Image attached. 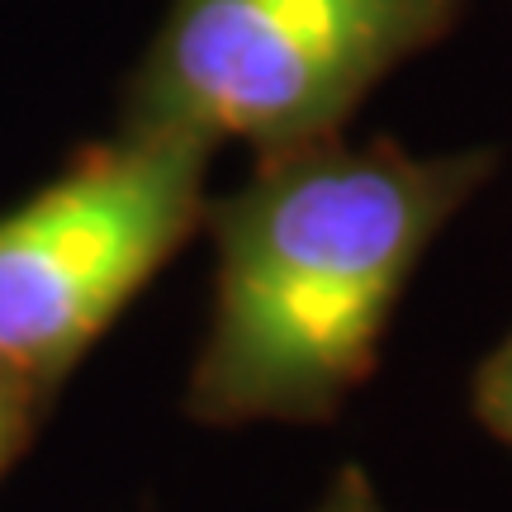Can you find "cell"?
<instances>
[{
  "label": "cell",
  "mask_w": 512,
  "mask_h": 512,
  "mask_svg": "<svg viewBox=\"0 0 512 512\" xmlns=\"http://www.w3.org/2000/svg\"><path fill=\"white\" fill-rule=\"evenodd\" d=\"M470 403H475V418L512 451V332L479 361L470 380Z\"/></svg>",
  "instance_id": "5b68a950"
},
{
  "label": "cell",
  "mask_w": 512,
  "mask_h": 512,
  "mask_svg": "<svg viewBox=\"0 0 512 512\" xmlns=\"http://www.w3.org/2000/svg\"><path fill=\"white\" fill-rule=\"evenodd\" d=\"M313 512H384V508H380V498H375V484H370L366 470L361 465H342Z\"/></svg>",
  "instance_id": "8992f818"
},
{
  "label": "cell",
  "mask_w": 512,
  "mask_h": 512,
  "mask_svg": "<svg viewBox=\"0 0 512 512\" xmlns=\"http://www.w3.org/2000/svg\"><path fill=\"white\" fill-rule=\"evenodd\" d=\"M53 403L57 399H48L38 384L19 380L15 370L0 366V479L34 451V441L43 432L48 413H53Z\"/></svg>",
  "instance_id": "277c9868"
},
{
  "label": "cell",
  "mask_w": 512,
  "mask_h": 512,
  "mask_svg": "<svg viewBox=\"0 0 512 512\" xmlns=\"http://www.w3.org/2000/svg\"><path fill=\"white\" fill-rule=\"evenodd\" d=\"M214 147L114 128L0 214V366L57 399L91 347L204 228Z\"/></svg>",
  "instance_id": "3957f363"
},
{
  "label": "cell",
  "mask_w": 512,
  "mask_h": 512,
  "mask_svg": "<svg viewBox=\"0 0 512 512\" xmlns=\"http://www.w3.org/2000/svg\"><path fill=\"white\" fill-rule=\"evenodd\" d=\"M470 0H171L119 86V128L280 152L332 138Z\"/></svg>",
  "instance_id": "7a4b0ae2"
},
{
  "label": "cell",
  "mask_w": 512,
  "mask_h": 512,
  "mask_svg": "<svg viewBox=\"0 0 512 512\" xmlns=\"http://www.w3.org/2000/svg\"><path fill=\"white\" fill-rule=\"evenodd\" d=\"M494 171L498 147L418 157L399 138L342 133L256 152L252 176L204 204L214 304L185 418L332 422L380 366L427 247Z\"/></svg>",
  "instance_id": "6da1fadb"
}]
</instances>
